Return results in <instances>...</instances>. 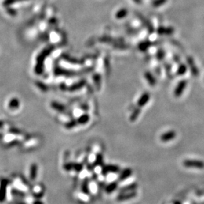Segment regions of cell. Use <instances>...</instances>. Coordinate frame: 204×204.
I'll return each instance as SVG.
<instances>
[{"instance_id":"6da1fadb","label":"cell","mask_w":204,"mask_h":204,"mask_svg":"<svg viewBox=\"0 0 204 204\" xmlns=\"http://www.w3.org/2000/svg\"><path fill=\"white\" fill-rule=\"evenodd\" d=\"M183 165L186 168H204V162L199 160H186L183 162Z\"/></svg>"},{"instance_id":"7a4b0ae2","label":"cell","mask_w":204,"mask_h":204,"mask_svg":"<svg viewBox=\"0 0 204 204\" xmlns=\"http://www.w3.org/2000/svg\"><path fill=\"white\" fill-rule=\"evenodd\" d=\"M120 172V168L116 164H108L102 166L101 172L104 176H107L109 172L118 173Z\"/></svg>"},{"instance_id":"3957f363","label":"cell","mask_w":204,"mask_h":204,"mask_svg":"<svg viewBox=\"0 0 204 204\" xmlns=\"http://www.w3.org/2000/svg\"><path fill=\"white\" fill-rule=\"evenodd\" d=\"M8 183H9V182L6 179H2L1 183H0V202L5 201Z\"/></svg>"},{"instance_id":"277c9868","label":"cell","mask_w":204,"mask_h":204,"mask_svg":"<svg viewBox=\"0 0 204 204\" xmlns=\"http://www.w3.org/2000/svg\"><path fill=\"white\" fill-rule=\"evenodd\" d=\"M137 195V193L136 191H129V192H126V193H122V194L118 195V197L116 199L119 202H123V201H126V200H129V199H133L134 198H136Z\"/></svg>"},{"instance_id":"5b68a950","label":"cell","mask_w":204,"mask_h":204,"mask_svg":"<svg viewBox=\"0 0 204 204\" xmlns=\"http://www.w3.org/2000/svg\"><path fill=\"white\" fill-rule=\"evenodd\" d=\"M176 136L177 133L174 130H170V131L166 132L164 134H162L160 138L161 141L162 142H169L173 140L174 138L176 137Z\"/></svg>"},{"instance_id":"8992f818","label":"cell","mask_w":204,"mask_h":204,"mask_svg":"<svg viewBox=\"0 0 204 204\" xmlns=\"http://www.w3.org/2000/svg\"><path fill=\"white\" fill-rule=\"evenodd\" d=\"M187 85V81L186 80H182L178 83L176 89L174 91V96L177 97H180L182 93H183L184 89L186 88Z\"/></svg>"},{"instance_id":"52a82bcc","label":"cell","mask_w":204,"mask_h":204,"mask_svg":"<svg viewBox=\"0 0 204 204\" xmlns=\"http://www.w3.org/2000/svg\"><path fill=\"white\" fill-rule=\"evenodd\" d=\"M132 172V170L131 168H126L122 171L119 177H118V179H119L120 181H124L131 176Z\"/></svg>"},{"instance_id":"ba28073f","label":"cell","mask_w":204,"mask_h":204,"mask_svg":"<svg viewBox=\"0 0 204 204\" xmlns=\"http://www.w3.org/2000/svg\"><path fill=\"white\" fill-rule=\"evenodd\" d=\"M137 187V183H132L129 185H127V186L121 187L119 191H120V193L129 192V191H135Z\"/></svg>"},{"instance_id":"9c48e42d","label":"cell","mask_w":204,"mask_h":204,"mask_svg":"<svg viewBox=\"0 0 204 204\" xmlns=\"http://www.w3.org/2000/svg\"><path fill=\"white\" fill-rule=\"evenodd\" d=\"M150 99V95L149 93H145L141 96V97L138 100V106L140 107H143L149 101Z\"/></svg>"},{"instance_id":"30bf717a","label":"cell","mask_w":204,"mask_h":204,"mask_svg":"<svg viewBox=\"0 0 204 204\" xmlns=\"http://www.w3.org/2000/svg\"><path fill=\"white\" fill-rule=\"evenodd\" d=\"M38 173V166L35 163L32 164L30 168V178L32 180H34L36 178Z\"/></svg>"},{"instance_id":"8fae6325","label":"cell","mask_w":204,"mask_h":204,"mask_svg":"<svg viewBox=\"0 0 204 204\" xmlns=\"http://www.w3.org/2000/svg\"><path fill=\"white\" fill-rule=\"evenodd\" d=\"M118 183L116 181L111 183L110 184H108L107 187H106L105 188L106 192L107 194L112 193L114 190H116L118 188Z\"/></svg>"},{"instance_id":"7c38bea8","label":"cell","mask_w":204,"mask_h":204,"mask_svg":"<svg viewBox=\"0 0 204 204\" xmlns=\"http://www.w3.org/2000/svg\"><path fill=\"white\" fill-rule=\"evenodd\" d=\"M93 166L96 167V166H103L104 163H103V156L101 153H98L96 156L95 161L93 163Z\"/></svg>"},{"instance_id":"4fadbf2b","label":"cell","mask_w":204,"mask_h":204,"mask_svg":"<svg viewBox=\"0 0 204 204\" xmlns=\"http://www.w3.org/2000/svg\"><path fill=\"white\" fill-rule=\"evenodd\" d=\"M174 31V29L171 27L165 28V27H159L158 28V33L160 35H170Z\"/></svg>"},{"instance_id":"5bb4252c","label":"cell","mask_w":204,"mask_h":204,"mask_svg":"<svg viewBox=\"0 0 204 204\" xmlns=\"http://www.w3.org/2000/svg\"><path fill=\"white\" fill-rule=\"evenodd\" d=\"M81 190L82 192L85 194H89V179L88 178H85L82 183V186H81Z\"/></svg>"},{"instance_id":"9a60e30c","label":"cell","mask_w":204,"mask_h":204,"mask_svg":"<svg viewBox=\"0 0 204 204\" xmlns=\"http://www.w3.org/2000/svg\"><path fill=\"white\" fill-rule=\"evenodd\" d=\"M145 77L146 80L148 81L149 84L151 85V86H154L156 84V81L155 79L154 78V77L151 75V74L149 72H146L145 74Z\"/></svg>"},{"instance_id":"2e32d148","label":"cell","mask_w":204,"mask_h":204,"mask_svg":"<svg viewBox=\"0 0 204 204\" xmlns=\"http://www.w3.org/2000/svg\"><path fill=\"white\" fill-rule=\"evenodd\" d=\"M188 62L191 68V71L192 72L194 76H197L198 74V70L197 68L195 67V64H194V61L191 59H188Z\"/></svg>"},{"instance_id":"e0dca14e","label":"cell","mask_w":204,"mask_h":204,"mask_svg":"<svg viewBox=\"0 0 204 204\" xmlns=\"http://www.w3.org/2000/svg\"><path fill=\"white\" fill-rule=\"evenodd\" d=\"M128 15V10L126 9H122L118 11L116 13V17L117 19H123Z\"/></svg>"},{"instance_id":"ac0fdd59","label":"cell","mask_w":204,"mask_h":204,"mask_svg":"<svg viewBox=\"0 0 204 204\" xmlns=\"http://www.w3.org/2000/svg\"><path fill=\"white\" fill-rule=\"evenodd\" d=\"M72 168L76 171L77 172H80L83 170V166L79 164V163H76V162H72Z\"/></svg>"},{"instance_id":"d6986e66","label":"cell","mask_w":204,"mask_h":204,"mask_svg":"<svg viewBox=\"0 0 204 204\" xmlns=\"http://www.w3.org/2000/svg\"><path fill=\"white\" fill-rule=\"evenodd\" d=\"M151 43L150 42L141 43V44H140V45H139V48H140V50L141 51H145L148 49V48L151 46Z\"/></svg>"},{"instance_id":"ffe728a7","label":"cell","mask_w":204,"mask_h":204,"mask_svg":"<svg viewBox=\"0 0 204 204\" xmlns=\"http://www.w3.org/2000/svg\"><path fill=\"white\" fill-rule=\"evenodd\" d=\"M11 194L13 195H15V196H17L19 198H24V196H25V194L23 193V191L15 190H15L13 189L11 190Z\"/></svg>"},{"instance_id":"44dd1931","label":"cell","mask_w":204,"mask_h":204,"mask_svg":"<svg viewBox=\"0 0 204 204\" xmlns=\"http://www.w3.org/2000/svg\"><path fill=\"white\" fill-rule=\"evenodd\" d=\"M140 109H136L135 111L133 112V113L132 114V115L130 116V120L132 121H134L137 119V118L138 117V115H140Z\"/></svg>"},{"instance_id":"7402d4cb","label":"cell","mask_w":204,"mask_h":204,"mask_svg":"<svg viewBox=\"0 0 204 204\" xmlns=\"http://www.w3.org/2000/svg\"><path fill=\"white\" fill-rule=\"evenodd\" d=\"M186 72V66L184 64L180 65V66H179V68H178V74L180 75V76H182V75L184 74Z\"/></svg>"},{"instance_id":"603a6c76","label":"cell","mask_w":204,"mask_h":204,"mask_svg":"<svg viewBox=\"0 0 204 204\" xmlns=\"http://www.w3.org/2000/svg\"><path fill=\"white\" fill-rule=\"evenodd\" d=\"M64 168L66 171H70L73 170L72 168V162H67L64 165Z\"/></svg>"},{"instance_id":"cb8c5ba5","label":"cell","mask_w":204,"mask_h":204,"mask_svg":"<svg viewBox=\"0 0 204 204\" xmlns=\"http://www.w3.org/2000/svg\"><path fill=\"white\" fill-rule=\"evenodd\" d=\"M164 56H165V52L163 51L162 50H159L157 52V59L159 60H162L163 58H164Z\"/></svg>"},{"instance_id":"d4e9b609","label":"cell","mask_w":204,"mask_h":204,"mask_svg":"<svg viewBox=\"0 0 204 204\" xmlns=\"http://www.w3.org/2000/svg\"><path fill=\"white\" fill-rule=\"evenodd\" d=\"M89 117L87 115H85L81 118V119H79V121L81 123L83 124V123H86L87 122L89 121Z\"/></svg>"},{"instance_id":"484cf974","label":"cell","mask_w":204,"mask_h":204,"mask_svg":"<svg viewBox=\"0 0 204 204\" xmlns=\"http://www.w3.org/2000/svg\"><path fill=\"white\" fill-rule=\"evenodd\" d=\"M165 2H166V0H158V1L157 0L156 2H154L153 5H154L155 6L157 7V6H159L162 5V4L164 3Z\"/></svg>"},{"instance_id":"4316f807","label":"cell","mask_w":204,"mask_h":204,"mask_svg":"<svg viewBox=\"0 0 204 204\" xmlns=\"http://www.w3.org/2000/svg\"><path fill=\"white\" fill-rule=\"evenodd\" d=\"M95 167L93 166V164H89L87 165V169L89 171H93L94 170V168H95Z\"/></svg>"},{"instance_id":"83f0119b","label":"cell","mask_w":204,"mask_h":204,"mask_svg":"<svg viewBox=\"0 0 204 204\" xmlns=\"http://www.w3.org/2000/svg\"><path fill=\"white\" fill-rule=\"evenodd\" d=\"M33 204H44V203L42 201L40 200H36L33 202Z\"/></svg>"},{"instance_id":"f1b7e54d","label":"cell","mask_w":204,"mask_h":204,"mask_svg":"<svg viewBox=\"0 0 204 204\" xmlns=\"http://www.w3.org/2000/svg\"><path fill=\"white\" fill-rule=\"evenodd\" d=\"M15 204H27L26 203L23 202H17Z\"/></svg>"},{"instance_id":"f546056e","label":"cell","mask_w":204,"mask_h":204,"mask_svg":"<svg viewBox=\"0 0 204 204\" xmlns=\"http://www.w3.org/2000/svg\"><path fill=\"white\" fill-rule=\"evenodd\" d=\"M174 204H182V203L179 201H176L174 203Z\"/></svg>"},{"instance_id":"4dcf8cb0","label":"cell","mask_w":204,"mask_h":204,"mask_svg":"<svg viewBox=\"0 0 204 204\" xmlns=\"http://www.w3.org/2000/svg\"><path fill=\"white\" fill-rule=\"evenodd\" d=\"M22 1H25V0H16V2H22Z\"/></svg>"}]
</instances>
